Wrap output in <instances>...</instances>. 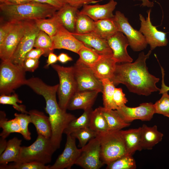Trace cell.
Segmentation results:
<instances>
[{"label": "cell", "mask_w": 169, "mask_h": 169, "mask_svg": "<svg viewBox=\"0 0 169 169\" xmlns=\"http://www.w3.org/2000/svg\"><path fill=\"white\" fill-rule=\"evenodd\" d=\"M103 85V100L104 107L108 110H116L118 107L113 100V95L115 88L113 83L109 79L101 80Z\"/></svg>", "instance_id": "1f68e13d"}, {"label": "cell", "mask_w": 169, "mask_h": 169, "mask_svg": "<svg viewBox=\"0 0 169 169\" xmlns=\"http://www.w3.org/2000/svg\"><path fill=\"white\" fill-rule=\"evenodd\" d=\"M32 2L46 4L52 6L58 10L67 4L64 0H31Z\"/></svg>", "instance_id": "bcb514c9"}, {"label": "cell", "mask_w": 169, "mask_h": 169, "mask_svg": "<svg viewBox=\"0 0 169 169\" xmlns=\"http://www.w3.org/2000/svg\"><path fill=\"white\" fill-rule=\"evenodd\" d=\"M73 67L77 92L96 90L102 92V83L95 77L91 68L77 60Z\"/></svg>", "instance_id": "9c48e42d"}, {"label": "cell", "mask_w": 169, "mask_h": 169, "mask_svg": "<svg viewBox=\"0 0 169 169\" xmlns=\"http://www.w3.org/2000/svg\"><path fill=\"white\" fill-rule=\"evenodd\" d=\"M22 101L19 100L18 95L14 93L11 95H2L0 96V103L3 105H12L16 110L23 113L28 114L26 106L23 105H18V103H22Z\"/></svg>", "instance_id": "f35d334b"}, {"label": "cell", "mask_w": 169, "mask_h": 169, "mask_svg": "<svg viewBox=\"0 0 169 169\" xmlns=\"http://www.w3.org/2000/svg\"><path fill=\"white\" fill-rule=\"evenodd\" d=\"M81 148V154L75 164L84 169H99L104 165L100 159V144L97 136Z\"/></svg>", "instance_id": "8fae6325"}, {"label": "cell", "mask_w": 169, "mask_h": 169, "mask_svg": "<svg viewBox=\"0 0 169 169\" xmlns=\"http://www.w3.org/2000/svg\"><path fill=\"white\" fill-rule=\"evenodd\" d=\"M0 127L3 129L0 133L1 137L6 139L12 133H21V129L18 120L14 118L8 120L5 112L0 111Z\"/></svg>", "instance_id": "4dcf8cb0"}, {"label": "cell", "mask_w": 169, "mask_h": 169, "mask_svg": "<svg viewBox=\"0 0 169 169\" xmlns=\"http://www.w3.org/2000/svg\"><path fill=\"white\" fill-rule=\"evenodd\" d=\"M72 34L84 45L93 48L100 55H113V52L106 39L92 32L84 34L75 33Z\"/></svg>", "instance_id": "d6986e66"}, {"label": "cell", "mask_w": 169, "mask_h": 169, "mask_svg": "<svg viewBox=\"0 0 169 169\" xmlns=\"http://www.w3.org/2000/svg\"><path fill=\"white\" fill-rule=\"evenodd\" d=\"M7 141L6 139L0 137V155L4 151L7 146Z\"/></svg>", "instance_id": "f5cc1de1"}, {"label": "cell", "mask_w": 169, "mask_h": 169, "mask_svg": "<svg viewBox=\"0 0 169 169\" xmlns=\"http://www.w3.org/2000/svg\"><path fill=\"white\" fill-rule=\"evenodd\" d=\"M118 31L117 26L112 18L95 21L94 27L92 33L102 38L107 40Z\"/></svg>", "instance_id": "4316f807"}, {"label": "cell", "mask_w": 169, "mask_h": 169, "mask_svg": "<svg viewBox=\"0 0 169 169\" xmlns=\"http://www.w3.org/2000/svg\"><path fill=\"white\" fill-rule=\"evenodd\" d=\"M0 9L8 20L16 22L50 18L58 10L49 5L33 2L19 5L0 4Z\"/></svg>", "instance_id": "3957f363"}, {"label": "cell", "mask_w": 169, "mask_h": 169, "mask_svg": "<svg viewBox=\"0 0 169 169\" xmlns=\"http://www.w3.org/2000/svg\"><path fill=\"white\" fill-rule=\"evenodd\" d=\"M31 21L15 22L12 29L0 45V58L2 61L10 60Z\"/></svg>", "instance_id": "ba28073f"}, {"label": "cell", "mask_w": 169, "mask_h": 169, "mask_svg": "<svg viewBox=\"0 0 169 169\" xmlns=\"http://www.w3.org/2000/svg\"><path fill=\"white\" fill-rule=\"evenodd\" d=\"M50 165L37 162L15 163L8 165H0V169H49Z\"/></svg>", "instance_id": "60d3db41"}, {"label": "cell", "mask_w": 169, "mask_h": 169, "mask_svg": "<svg viewBox=\"0 0 169 169\" xmlns=\"http://www.w3.org/2000/svg\"><path fill=\"white\" fill-rule=\"evenodd\" d=\"M113 19L118 31L124 34L130 46L134 51H141L145 49L147 44L145 38L139 31L134 29L128 22V19L120 11H116Z\"/></svg>", "instance_id": "30bf717a"}, {"label": "cell", "mask_w": 169, "mask_h": 169, "mask_svg": "<svg viewBox=\"0 0 169 169\" xmlns=\"http://www.w3.org/2000/svg\"><path fill=\"white\" fill-rule=\"evenodd\" d=\"M78 8L67 4L56 13L64 27L71 33L75 32Z\"/></svg>", "instance_id": "d4e9b609"}, {"label": "cell", "mask_w": 169, "mask_h": 169, "mask_svg": "<svg viewBox=\"0 0 169 169\" xmlns=\"http://www.w3.org/2000/svg\"><path fill=\"white\" fill-rule=\"evenodd\" d=\"M52 47L51 38L44 32L40 30L35 38L34 47L43 50L44 52L43 56L47 57L53 52Z\"/></svg>", "instance_id": "d590c367"}, {"label": "cell", "mask_w": 169, "mask_h": 169, "mask_svg": "<svg viewBox=\"0 0 169 169\" xmlns=\"http://www.w3.org/2000/svg\"><path fill=\"white\" fill-rule=\"evenodd\" d=\"M32 2L31 0H0V4L19 5Z\"/></svg>", "instance_id": "681fc988"}, {"label": "cell", "mask_w": 169, "mask_h": 169, "mask_svg": "<svg viewBox=\"0 0 169 169\" xmlns=\"http://www.w3.org/2000/svg\"><path fill=\"white\" fill-rule=\"evenodd\" d=\"M25 72L21 66L10 60L2 61L0 65V95H10L14 90L25 85Z\"/></svg>", "instance_id": "8992f818"}, {"label": "cell", "mask_w": 169, "mask_h": 169, "mask_svg": "<svg viewBox=\"0 0 169 169\" xmlns=\"http://www.w3.org/2000/svg\"><path fill=\"white\" fill-rule=\"evenodd\" d=\"M68 4L78 8L84 5L95 1V0H64Z\"/></svg>", "instance_id": "c3c4849f"}, {"label": "cell", "mask_w": 169, "mask_h": 169, "mask_svg": "<svg viewBox=\"0 0 169 169\" xmlns=\"http://www.w3.org/2000/svg\"><path fill=\"white\" fill-rule=\"evenodd\" d=\"M77 54L79 56L77 61L91 68L95 66L102 56L93 48L85 45Z\"/></svg>", "instance_id": "d6a6232c"}, {"label": "cell", "mask_w": 169, "mask_h": 169, "mask_svg": "<svg viewBox=\"0 0 169 169\" xmlns=\"http://www.w3.org/2000/svg\"><path fill=\"white\" fill-rule=\"evenodd\" d=\"M116 110L125 121L128 123L136 120L150 121L155 114L154 104L151 102L142 103L135 107L125 105Z\"/></svg>", "instance_id": "9a60e30c"}, {"label": "cell", "mask_w": 169, "mask_h": 169, "mask_svg": "<svg viewBox=\"0 0 169 169\" xmlns=\"http://www.w3.org/2000/svg\"><path fill=\"white\" fill-rule=\"evenodd\" d=\"M56 151L50 138L38 134L36 140L31 145L21 147L15 163L35 162L46 165L51 161L52 155Z\"/></svg>", "instance_id": "277c9868"}, {"label": "cell", "mask_w": 169, "mask_h": 169, "mask_svg": "<svg viewBox=\"0 0 169 169\" xmlns=\"http://www.w3.org/2000/svg\"><path fill=\"white\" fill-rule=\"evenodd\" d=\"M92 110V108L84 111L80 117L72 120L64 131V134H71L79 129L89 127L90 115Z\"/></svg>", "instance_id": "836d02e7"}, {"label": "cell", "mask_w": 169, "mask_h": 169, "mask_svg": "<svg viewBox=\"0 0 169 169\" xmlns=\"http://www.w3.org/2000/svg\"><path fill=\"white\" fill-rule=\"evenodd\" d=\"M89 127L97 133L109 131L106 120L103 115L101 107H99L91 111Z\"/></svg>", "instance_id": "f546056e"}, {"label": "cell", "mask_w": 169, "mask_h": 169, "mask_svg": "<svg viewBox=\"0 0 169 169\" xmlns=\"http://www.w3.org/2000/svg\"><path fill=\"white\" fill-rule=\"evenodd\" d=\"M121 130L97 133L100 144V159L107 165L126 154Z\"/></svg>", "instance_id": "5b68a950"}, {"label": "cell", "mask_w": 169, "mask_h": 169, "mask_svg": "<svg viewBox=\"0 0 169 169\" xmlns=\"http://www.w3.org/2000/svg\"><path fill=\"white\" fill-rule=\"evenodd\" d=\"M44 54V52L42 49L38 48H33L26 54L24 59L28 58L39 59Z\"/></svg>", "instance_id": "7dc6e473"}, {"label": "cell", "mask_w": 169, "mask_h": 169, "mask_svg": "<svg viewBox=\"0 0 169 169\" xmlns=\"http://www.w3.org/2000/svg\"><path fill=\"white\" fill-rule=\"evenodd\" d=\"M16 21H8L1 24L0 27V45L3 42L9 34Z\"/></svg>", "instance_id": "ee69618b"}, {"label": "cell", "mask_w": 169, "mask_h": 169, "mask_svg": "<svg viewBox=\"0 0 169 169\" xmlns=\"http://www.w3.org/2000/svg\"><path fill=\"white\" fill-rule=\"evenodd\" d=\"M141 130V127L125 131L121 130L125 143L126 154L132 156L136 151H140L142 150Z\"/></svg>", "instance_id": "cb8c5ba5"}, {"label": "cell", "mask_w": 169, "mask_h": 169, "mask_svg": "<svg viewBox=\"0 0 169 169\" xmlns=\"http://www.w3.org/2000/svg\"><path fill=\"white\" fill-rule=\"evenodd\" d=\"M58 60V56L53 52H50L48 56V58L47 61V64L45 66L46 68H48L50 65L54 64Z\"/></svg>", "instance_id": "f907efd6"}, {"label": "cell", "mask_w": 169, "mask_h": 169, "mask_svg": "<svg viewBox=\"0 0 169 169\" xmlns=\"http://www.w3.org/2000/svg\"><path fill=\"white\" fill-rule=\"evenodd\" d=\"M34 21L40 30L44 32L51 38L63 26L56 13L52 17L48 18L40 19Z\"/></svg>", "instance_id": "83f0119b"}, {"label": "cell", "mask_w": 169, "mask_h": 169, "mask_svg": "<svg viewBox=\"0 0 169 169\" xmlns=\"http://www.w3.org/2000/svg\"><path fill=\"white\" fill-rule=\"evenodd\" d=\"M151 53L150 50L146 54L141 53L133 63L117 64L113 77L110 80L115 85H125L129 91L139 95L147 96L152 92L159 91L156 84L159 79L150 74L146 61Z\"/></svg>", "instance_id": "6da1fadb"}, {"label": "cell", "mask_w": 169, "mask_h": 169, "mask_svg": "<svg viewBox=\"0 0 169 169\" xmlns=\"http://www.w3.org/2000/svg\"><path fill=\"white\" fill-rule=\"evenodd\" d=\"M116 63L113 55H102L91 69L95 77L100 81L104 79L110 80L113 76Z\"/></svg>", "instance_id": "44dd1931"}, {"label": "cell", "mask_w": 169, "mask_h": 169, "mask_svg": "<svg viewBox=\"0 0 169 169\" xmlns=\"http://www.w3.org/2000/svg\"><path fill=\"white\" fill-rule=\"evenodd\" d=\"M97 134V133L88 127L79 129L70 135L78 140L79 146L82 148L90 140L96 137Z\"/></svg>", "instance_id": "74e56055"}, {"label": "cell", "mask_w": 169, "mask_h": 169, "mask_svg": "<svg viewBox=\"0 0 169 169\" xmlns=\"http://www.w3.org/2000/svg\"><path fill=\"white\" fill-rule=\"evenodd\" d=\"M117 4L114 0H110L108 3L100 5L98 4L83 6L79 12L89 16L94 21L105 19H111L114 17L113 12Z\"/></svg>", "instance_id": "ac0fdd59"}, {"label": "cell", "mask_w": 169, "mask_h": 169, "mask_svg": "<svg viewBox=\"0 0 169 169\" xmlns=\"http://www.w3.org/2000/svg\"><path fill=\"white\" fill-rule=\"evenodd\" d=\"M25 85L42 96L46 102L45 110L49 115L51 127V143L56 150L60 147L63 134L69 124L76 117L59 106L56 98L59 84L49 85L38 77L27 79Z\"/></svg>", "instance_id": "7a4b0ae2"}, {"label": "cell", "mask_w": 169, "mask_h": 169, "mask_svg": "<svg viewBox=\"0 0 169 169\" xmlns=\"http://www.w3.org/2000/svg\"><path fill=\"white\" fill-rule=\"evenodd\" d=\"M58 60L62 63H64L68 61L73 60V59L67 54L61 53L58 56Z\"/></svg>", "instance_id": "816d5d0a"}, {"label": "cell", "mask_w": 169, "mask_h": 169, "mask_svg": "<svg viewBox=\"0 0 169 169\" xmlns=\"http://www.w3.org/2000/svg\"><path fill=\"white\" fill-rule=\"evenodd\" d=\"M142 3L141 6H146L148 7H151L153 6V2L150 1L149 0H142Z\"/></svg>", "instance_id": "db71d44e"}, {"label": "cell", "mask_w": 169, "mask_h": 169, "mask_svg": "<svg viewBox=\"0 0 169 169\" xmlns=\"http://www.w3.org/2000/svg\"><path fill=\"white\" fill-rule=\"evenodd\" d=\"M151 12V9L148 11L146 19L141 14H139L141 21L139 31L145 37L147 44L150 45L152 50L157 47L166 46L168 40L166 33L158 30L156 27L152 24L150 19Z\"/></svg>", "instance_id": "7c38bea8"}, {"label": "cell", "mask_w": 169, "mask_h": 169, "mask_svg": "<svg viewBox=\"0 0 169 169\" xmlns=\"http://www.w3.org/2000/svg\"><path fill=\"white\" fill-rule=\"evenodd\" d=\"M31 123L35 126L38 134H40L47 138L51 135V127L49 117L37 110H30L28 112Z\"/></svg>", "instance_id": "7402d4cb"}, {"label": "cell", "mask_w": 169, "mask_h": 169, "mask_svg": "<svg viewBox=\"0 0 169 169\" xmlns=\"http://www.w3.org/2000/svg\"><path fill=\"white\" fill-rule=\"evenodd\" d=\"M14 115L18 121L21 130L20 134L25 140H30L31 134L28 129V124L31 123L30 115L28 114L23 113H15Z\"/></svg>", "instance_id": "b9f144b4"}, {"label": "cell", "mask_w": 169, "mask_h": 169, "mask_svg": "<svg viewBox=\"0 0 169 169\" xmlns=\"http://www.w3.org/2000/svg\"><path fill=\"white\" fill-rule=\"evenodd\" d=\"M141 127V147L142 150H151L162 141L163 134L158 131L156 125L148 127L143 124Z\"/></svg>", "instance_id": "603a6c76"}, {"label": "cell", "mask_w": 169, "mask_h": 169, "mask_svg": "<svg viewBox=\"0 0 169 169\" xmlns=\"http://www.w3.org/2000/svg\"><path fill=\"white\" fill-rule=\"evenodd\" d=\"M161 94L162 95L160 99L154 104L155 113L169 118V95L167 91Z\"/></svg>", "instance_id": "ab89813d"}, {"label": "cell", "mask_w": 169, "mask_h": 169, "mask_svg": "<svg viewBox=\"0 0 169 169\" xmlns=\"http://www.w3.org/2000/svg\"><path fill=\"white\" fill-rule=\"evenodd\" d=\"M99 93L96 90L76 92L69 102L67 109H82L85 111L92 109Z\"/></svg>", "instance_id": "ffe728a7"}, {"label": "cell", "mask_w": 169, "mask_h": 169, "mask_svg": "<svg viewBox=\"0 0 169 169\" xmlns=\"http://www.w3.org/2000/svg\"><path fill=\"white\" fill-rule=\"evenodd\" d=\"M40 30L34 21L31 20L10 60L12 63L21 66L26 54L34 47L35 38Z\"/></svg>", "instance_id": "4fadbf2b"}, {"label": "cell", "mask_w": 169, "mask_h": 169, "mask_svg": "<svg viewBox=\"0 0 169 169\" xmlns=\"http://www.w3.org/2000/svg\"><path fill=\"white\" fill-rule=\"evenodd\" d=\"M106 40L113 52V57L117 63L132 62L133 59L127 51L129 42L122 33L118 31Z\"/></svg>", "instance_id": "2e32d148"}, {"label": "cell", "mask_w": 169, "mask_h": 169, "mask_svg": "<svg viewBox=\"0 0 169 169\" xmlns=\"http://www.w3.org/2000/svg\"><path fill=\"white\" fill-rule=\"evenodd\" d=\"M95 21L88 16L79 12L75 25V33L84 34L92 33L94 30Z\"/></svg>", "instance_id": "e575fe53"}, {"label": "cell", "mask_w": 169, "mask_h": 169, "mask_svg": "<svg viewBox=\"0 0 169 169\" xmlns=\"http://www.w3.org/2000/svg\"><path fill=\"white\" fill-rule=\"evenodd\" d=\"M53 50L64 49L78 54L84 45L63 26L52 37Z\"/></svg>", "instance_id": "e0dca14e"}, {"label": "cell", "mask_w": 169, "mask_h": 169, "mask_svg": "<svg viewBox=\"0 0 169 169\" xmlns=\"http://www.w3.org/2000/svg\"><path fill=\"white\" fill-rule=\"evenodd\" d=\"M107 169H135V161L132 156L126 154L107 164Z\"/></svg>", "instance_id": "8d00e7d4"}, {"label": "cell", "mask_w": 169, "mask_h": 169, "mask_svg": "<svg viewBox=\"0 0 169 169\" xmlns=\"http://www.w3.org/2000/svg\"><path fill=\"white\" fill-rule=\"evenodd\" d=\"M39 59L28 58L24 59L21 67L25 71L33 72L39 65Z\"/></svg>", "instance_id": "f6af8a7d"}, {"label": "cell", "mask_w": 169, "mask_h": 169, "mask_svg": "<svg viewBox=\"0 0 169 169\" xmlns=\"http://www.w3.org/2000/svg\"><path fill=\"white\" fill-rule=\"evenodd\" d=\"M22 140L14 137L7 141V146L0 155V165H5L10 162H16L18 157Z\"/></svg>", "instance_id": "484cf974"}, {"label": "cell", "mask_w": 169, "mask_h": 169, "mask_svg": "<svg viewBox=\"0 0 169 169\" xmlns=\"http://www.w3.org/2000/svg\"><path fill=\"white\" fill-rule=\"evenodd\" d=\"M64 149L49 169H70L78 159L82 149H78L76 145V138L70 134L67 135Z\"/></svg>", "instance_id": "5bb4252c"}, {"label": "cell", "mask_w": 169, "mask_h": 169, "mask_svg": "<svg viewBox=\"0 0 169 169\" xmlns=\"http://www.w3.org/2000/svg\"><path fill=\"white\" fill-rule=\"evenodd\" d=\"M113 100L118 108L125 105L128 102L125 95L121 88H115L113 95Z\"/></svg>", "instance_id": "7bdbcfd3"}, {"label": "cell", "mask_w": 169, "mask_h": 169, "mask_svg": "<svg viewBox=\"0 0 169 169\" xmlns=\"http://www.w3.org/2000/svg\"><path fill=\"white\" fill-rule=\"evenodd\" d=\"M100 107L107 123L109 131L120 130L130 125V123L125 121L117 110H108Z\"/></svg>", "instance_id": "f1b7e54d"}, {"label": "cell", "mask_w": 169, "mask_h": 169, "mask_svg": "<svg viewBox=\"0 0 169 169\" xmlns=\"http://www.w3.org/2000/svg\"><path fill=\"white\" fill-rule=\"evenodd\" d=\"M51 66L57 73L59 79L57 92L58 104L61 108L66 110L70 100L77 91V85L74 75L73 67H64L55 64Z\"/></svg>", "instance_id": "52a82bcc"}]
</instances>
